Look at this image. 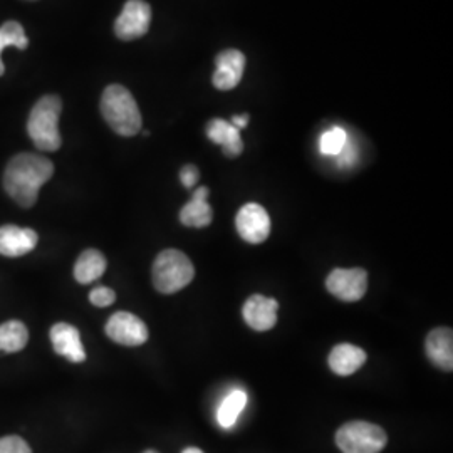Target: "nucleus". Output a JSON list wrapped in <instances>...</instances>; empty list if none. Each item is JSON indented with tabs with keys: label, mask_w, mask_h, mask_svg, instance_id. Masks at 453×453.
I'll use <instances>...</instances> for the list:
<instances>
[{
	"label": "nucleus",
	"mask_w": 453,
	"mask_h": 453,
	"mask_svg": "<svg viewBox=\"0 0 453 453\" xmlns=\"http://www.w3.org/2000/svg\"><path fill=\"white\" fill-rule=\"evenodd\" d=\"M54 175L52 162L34 153L14 157L4 173V188L12 200L24 209H31L37 202L41 187Z\"/></svg>",
	"instance_id": "obj_1"
},
{
	"label": "nucleus",
	"mask_w": 453,
	"mask_h": 453,
	"mask_svg": "<svg viewBox=\"0 0 453 453\" xmlns=\"http://www.w3.org/2000/svg\"><path fill=\"white\" fill-rule=\"evenodd\" d=\"M101 113L110 128L119 136H134L142 130V113L125 86L111 84L101 97Z\"/></svg>",
	"instance_id": "obj_2"
},
{
	"label": "nucleus",
	"mask_w": 453,
	"mask_h": 453,
	"mask_svg": "<svg viewBox=\"0 0 453 453\" xmlns=\"http://www.w3.org/2000/svg\"><path fill=\"white\" fill-rule=\"evenodd\" d=\"M63 111L61 97L48 95L41 97L27 119V133L41 151H58L63 140L59 133V118Z\"/></svg>",
	"instance_id": "obj_3"
},
{
	"label": "nucleus",
	"mask_w": 453,
	"mask_h": 453,
	"mask_svg": "<svg viewBox=\"0 0 453 453\" xmlns=\"http://www.w3.org/2000/svg\"><path fill=\"white\" fill-rule=\"evenodd\" d=\"M151 277L157 291L162 294H175L185 289L194 280V264L183 252L168 249L160 252L155 259Z\"/></svg>",
	"instance_id": "obj_4"
},
{
	"label": "nucleus",
	"mask_w": 453,
	"mask_h": 453,
	"mask_svg": "<svg viewBox=\"0 0 453 453\" xmlns=\"http://www.w3.org/2000/svg\"><path fill=\"white\" fill-rule=\"evenodd\" d=\"M387 443V432L368 421H349L336 434V445L342 453H380Z\"/></svg>",
	"instance_id": "obj_5"
},
{
	"label": "nucleus",
	"mask_w": 453,
	"mask_h": 453,
	"mask_svg": "<svg viewBox=\"0 0 453 453\" xmlns=\"http://www.w3.org/2000/svg\"><path fill=\"white\" fill-rule=\"evenodd\" d=\"M151 24V7L145 0H128L114 22V34L121 41L143 37Z\"/></svg>",
	"instance_id": "obj_6"
},
{
	"label": "nucleus",
	"mask_w": 453,
	"mask_h": 453,
	"mask_svg": "<svg viewBox=\"0 0 453 453\" xmlns=\"http://www.w3.org/2000/svg\"><path fill=\"white\" fill-rule=\"evenodd\" d=\"M326 289L344 303H357L368 291L365 269H334L326 279Z\"/></svg>",
	"instance_id": "obj_7"
},
{
	"label": "nucleus",
	"mask_w": 453,
	"mask_h": 453,
	"mask_svg": "<svg viewBox=\"0 0 453 453\" xmlns=\"http://www.w3.org/2000/svg\"><path fill=\"white\" fill-rule=\"evenodd\" d=\"M106 334L110 340L123 346H142L148 341L146 324L131 312L119 311L106 324Z\"/></svg>",
	"instance_id": "obj_8"
},
{
	"label": "nucleus",
	"mask_w": 453,
	"mask_h": 453,
	"mask_svg": "<svg viewBox=\"0 0 453 453\" xmlns=\"http://www.w3.org/2000/svg\"><path fill=\"white\" fill-rule=\"evenodd\" d=\"M235 226L245 242L262 243L271 234V219L259 203H245L235 217Z\"/></svg>",
	"instance_id": "obj_9"
},
{
	"label": "nucleus",
	"mask_w": 453,
	"mask_h": 453,
	"mask_svg": "<svg viewBox=\"0 0 453 453\" xmlns=\"http://www.w3.org/2000/svg\"><path fill=\"white\" fill-rule=\"evenodd\" d=\"M245 56L237 49H226L222 50L215 58V73L211 82L219 91H230L239 86L242 81L243 71H245Z\"/></svg>",
	"instance_id": "obj_10"
},
{
	"label": "nucleus",
	"mask_w": 453,
	"mask_h": 453,
	"mask_svg": "<svg viewBox=\"0 0 453 453\" xmlns=\"http://www.w3.org/2000/svg\"><path fill=\"white\" fill-rule=\"evenodd\" d=\"M277 309L279 303L275 299L256 294L243 304V319L256 331H269L277 323Z\"/></svg>",
	"instance_id": "obj_11"
},
{
	"label": "nucleus",
	"mask_w": 453,
	"mask_h": 453,
	"mask_svg": "<svg viewBox=\"0 0 453 453\" xmlns=\"http://www.w3.org/2000/svg\"><path fill=\"white\" fill-rule=\"evenodd\" d=\"M50 342L54 346V351L69 359L71 363L86 361V351L78 327L67 323L54 324L50 327Z\"/></svg>",
	"instance_id": "obj_12"
},
{
	"label": "nucleus",
	"mask_w": 453,
	"mask_h": 453,
	"mask_svg": "<svg viewBox=\"0 0 453 453\" xmlns=\"http://www.w3.org/2000/svg\"><path fill=\"white\" fill-rule=\"evenodd\" d=\"M39 242L33 228L17 226H0V254L5 257H20L29 254Z\"/></svg>",
	"instance_id": "obj_13"
},
{
	"label": "nucleus",
	"mask_w": 453,
	"mask_h": 453,
	"mask_svg": "<svg viewBox=\"0 0 453 453\" xmlns=\"http://www.w3.org/2000/svg\"><path fill=\"white\" fill-rule=\"evenodd\" d=\"M426 355L443 372L453 370V333L450 327H437L426 338Z\"/></svg>",
	"instance_id": "obj_14"
},
{
	"label": "nucleus",
	"mask_w": 453,
	"mask_h": 453,
	"mask_svg": "<svg viewBox=\"0 0 453 453\" xmlns=\"http://www.w3.org/2000/svg\"><path fill=\"white\" fill-rule=\"evenodd\" d=\"M207 136L215 145L222 146L224 155L228 158H237L242 155L243 142L241 131L237 130L230 121L215 118L207 125Z\"/></svg>",
	"instance_id": "obj_15"
},
{
	"label": "nucleus",
	"mask_w": 453,
	"mask_h": 453,
	"mask_svg": "<svg viewBox=\"0 0 453 453\" xmlns=\"http://www.w3.org/2000/svg\"><path fill=\"white\" fill-rule=\"evenodd\" d=\"M209 188L200 187L194 192L192 200L180 211V222L185 226H194V228H203L209 226L213 220V211H211L209 202Z\"/></svg>",
	"instance_id": "obj_16"
},
{
	"label": "nucleus",
	"mask_w": 453,
	"mask_h": 453,
	"mask_svg": "<svg viewBox=\"0 0 453 453\" xmlns=\"http://www.w3.org/2000/svg\"><path fill=\"white\" fill-rule=\"evenodd\" d=\"M366 353L353 344H338L329 355V368L338 376H351L366 363Z\"/></svg>",
	"instance_id": "obj_17"
},
{
	"label": "nucleus",
	"mask_w": 453,
	"mask_h": 453,
	"mask_svg": "<svg viewBox=\"0 0 453 453\" xmlns=\"http://www.w3.org/2000/svg\"><path fill=\"white\" fill-rule=\"evenodd\" d=\"M106 267H108L106 257L96 249H88L76 260L74 279L80 284H91L104 274Z\"/></svg>",
	"instance_id": "obj_18"
},
{
	"label": "nucleus",
	"mask_w": 453,
	"mask_h": 453,
	"mask_svg": "<svg viewBox=\"0 0 453 453\" xmlns=\"http://www.w3.org/2000/svg\"><path fill=\"white\" fill-rule=\"evenodd\" d=\"M29 342V331L20 321H7L0 324V351L19 353Z\"/></svg>",
	"instance_id": "obj_19"
},
{
	"label": "nucleus",
	"mask_w": 453,
	"mask_h": 453,
	"mask_svg": "<svg viewBox=\"0 0 453 453\" xmlns=\"http://www.w3.org/2000/svg\"><path fill=\"white\" fill-rule=\"evenodd\" d=\"M247 393L243 389H234L232 393H228L226 400L220 403L219 410H217V421L222 428H232L237 418L241 417L243 408L247 405Z\"/></svg>",
	"instance_id": "obj_20"
},
{
	"label": "nucleus",
	"mask_w": 453,
	"mask_h": 453,
	"mask_svg": "<svg viewBox=\"0 0 453 453\" xmlns=\"http://www.w3.org/2000/svg\"><path fill=\"white\" fill-rule=\"evenodd\" d=\"M29 44V39L24 33L22 26L16 22V20H11V22H5L4 26H0V76L4 74V63H2V52L4 49L9 48V46H14L17 49H26Z\"/></svg>",
	"instance_id": "obj_21"
},
{
	"label": "nucleus",
	"mask_w": 453,
	"mask_h": 453,
	"mask_svg": "<svg viewBox=\"0 0 453 453\" xmlns=\"http://www.w3.org/2000/svg\"><path fill=\"white\" fill-rule=\"evenodd\" d=\"M348 143V134L342 128H331L326 131L321 136V153L323 155H331V157H338L342 148Z\"/></svg>",
	"instance_id": "obj_22"
},
{
	"label": "nucleus",
	"mask_w": 453,
	"mask_h": 453,
	"mask_svg": "<svg viewBox=\"0 0 453 453\" xmlns=\"http://www.w3.org/2000/svg\"><path fill=\"white\" fill-rule=\"evenodd\" d=\"M89 301H91V304L96 306V308H108V306H111L114 301H116V294H114L113 289H110V288L99 286V288H95V289L91 291V294H89Z\"/></svg>",
	"instance_id": "obj_23"
},
{
	"label": "nucleus",
	"mask_w": 453,
	"mask_h": 453,
	"mask_svg": "<svg viewBox=\"0 0 453 453\" xmlns=\"http://www.w3.org/2000/svg\"><path fill=\"white\" fill-rule=\"evenodd\" d=\"M0 453H33L31 447L16 435L0 438Z\"/></svg>",
	"instance_id": "obj_24"
},
{
	"label": "nucleus",
	"mask_w": 453,
	"mask_h": 453,
	"mask_svg": "<svg viewBox=\"0 0 453 453\" xmlns=\"http://www.w3.org/2000/svg\"><path fill=\"white\" fill-rule=\"evenodd\" d=\"M198 177H200V173L195 165H185L180 172V181L185 188H194L198 181Z\"/></svg>",
	"instance_id": "obj_25"
},
{
	"label": "nucleus",
	"mask_w": 453,
	"mask_h": 453,
	"mask_svg": "<svg viewBox=\"0 0 453 453\" xmlns=\"http://www.w3.org/2000/svg\"><path fill=\"white\" fill-rule=\"evenodd\" d=\"M237 130L241 131L249 125V114H237V116H232V121H230Z\"/></svg>",
	"instance_id": "obj_26"
},
{
	"label": "nucleus",
	"mask_w": 453,
	"mask_h": 453,
	"mask_svg": "<svg viewBox=\"0 0 453 453\" xmlns=\"http://www.w3.org/2000/svg\"><path fill=\"white\" fill-rule=\"evenodd\" d=\"M181 453H203L200 449H196V447H188V449H185Z\"/></svg>",
	"instance_id": "obj_27"
},
{
	"label": "nucleus",
	"mask_w": 453,
	"mask_h": 453,
	"mask_svg": "<svg viewBox=\"0 0 453 453\" xmlns=\"http://www.w3.org/2000/svg\"><path fill=\"white\" fill-rule=\"evenodd\" d=\"M145 453H158V452H155V450H146Z\"/></svg>",
	"instance_id": "obj_28"
}]
</instances>
